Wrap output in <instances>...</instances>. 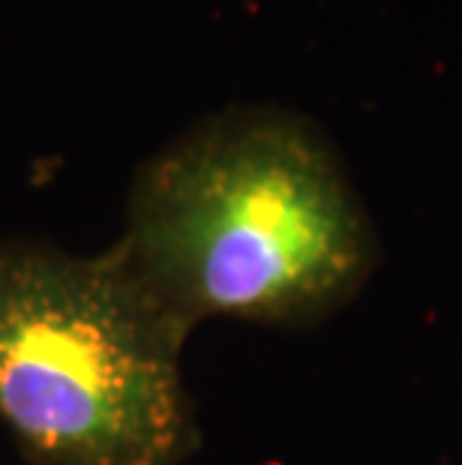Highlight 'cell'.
I'll list each match as a JSON object with an SVG mask.
<instances>
[{
    "label": "cell",
    "mask_w": 462,
    "mask_h": 465,
    "mask_svg": "<svg viewBox=\"0 0 462 465\" xmlns=\"http://www.w3.org/2000/svg\"><path fill=\"white\" fill-rule=\"evenodd\" d=\"M186 336L114 246L0 237V423L31 465H183Z\"/></svg>",
    "instance_id": "2"
},
{
    "label": "cell",
    "mask_w": 462,
    "mask_h": 465,
    "mask_svg": "<svg viewBox=\"0 0 462 465\" xmlns=\"http://www.w3.org/2000/svg\"><path fill=\"white\" fill-rule=\"evenodd\" d=\"M114 250L186 331L319 324L378 264L376 225L328 133L264 103L204 114L147 156Z\"/></svg>",
    "instance_id": "1"
}]
</instances>
